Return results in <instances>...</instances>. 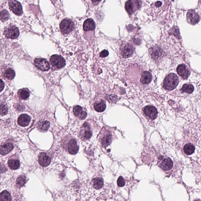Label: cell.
I'll list each match as a JSON object with an SVG mask.
<instances>
[{
    "mask_svg": "<svg viewBox=\"0 0 201 201\" xmlns=\"http://www.w3.org/2000/svg\"><path fill=\"white\" fill-rule=\"evenodd\" d=\"M194 201H200L199 199L195 200Z\"/></svg>",
    "mask_w": 201,
    "mask_h": 201,
    "instance_id": "obj_40",
    "label": "cell"
},
{
    "mask_svg": "<svg viewBox=\"0 0 201 201\" xmlns=\"http://www.w3.org/2000/svg\"><path fill=\"white\" fill-rule=\"evenodd\" d=\"M8 4L11 10L17 16L22 14V6L19 2L16 1H10L8 2Z\"/></svg>",
    "mask_w": 201,
    "mask_h": 201,
    "instance_id": "obj_8",
    "label": "cell"
},
{
    "mask_svg": "<svg viewBox=\"0 0 201 201\" xmlns=\"http://www.w3.org/2000/svg\"><path fill=\"white\" fill-rule=\"evenodd\" d=\"M4 34L8 38L14 39L19 36V31L17 27L11 26L5 29Z\"/></svg>",
    "mask_w": 201,
    "mask_h": 201,
    "instance_id": "obj_6",
    "label": "cell"
},
{
    "mask_svg": "<svg viewBox=\"0 0 201 201\" xmlns=\"http://www.w3.org/2000/svg\"><path fill=\"white\" fill-rule=\"evenodd\" d=\"M179 81V78L176 74L170 73L165 77L163 87L167 90H173L178 86Z\"/></svg>",
    "mask_w": 201,
    "mask_h": 201,
    "instance_id": "obj_1",
    "label": "cell"
},
{
    "mask_svg": "<svg viewBox=\"0 0 201 201\" xmlns=\"http://www.w3.org/2000/svg\"><path fill=\"white\" fill-rule=\"evenodd\" d=\"M135 48L131 44L126 43L123 44L120 48L121 55L124 58H127L134 54Z\"/></svg>",
    "mask_w": 201,
    "mask_h": 201,
    "instance_id": "obj_5",
    "label": "cell"
},
{
    "mask_svg": "<svg viewBox=\"0 0 201 201\" xmlns=\"http://www.w3.org/2000/svg\"><path fill=\"white\" fill-rule=\"evenodd\" d=\"M94 108L95 110L98 112H102L105 110L106 105L103 100H100L98 102L95 103Z\"/></svg>",
    "mask_w": 201,
    "mask_h": 201,
    "instance_id": "obj_23",
    "label": "cell"
},
{
    "mask_svg": "<svg viewBox=\"0 0 201 201\" xmlns=\"http://www.w3.org/2000/svg\"><path fill=\"white\" fill-rule=\"evenodd\" d=\"M183 92L187 93L188 94H191L194 90V86L191 84H185L183 86L181 89Z\"/></svg>",
    "mask_w": 201,
    "mask_h": 201,
    "instance_id": "obj_28",
    "label": "cell"
},
{
    "mask_svg": "<svg viewBox=\"0 0 201 201\" xmlns=\"http://www.w3.org/2000/svg\"><path fill=\"white\" fill-rule=\"evenodd\" d=\"M8 112L7 105L4 102H0V115H6Z\"/></svg>",
    "mask_w": 201,
    "mask_h": 201,
    "instance_id": "obj_31",
    "label": "cell"
},
{
    "mask_svg": "<svg viewBox=\"0 0 201 201\" xmlns=\"http://www.w3.org/2000/svg\"><path fill=\"white\" fill-rule=\"evenodd\" d=\"M144 112L150 119L153 120L157 117L158 111L156 108L151 105L145 107L143 109Z\"/></svg>",
    "mask_w": 201,
    "mask_h": 201,
    "instance_id": "obj_11",
    "label": "cell"
},
{
    "mask_svg": "<svg viewBox=\"0 0 201 201\" xmlns=\"http://www.w3.org/2000/svg\"><path fill=\"white\" fill-rule=\"evenodd\" d=\"M10 14L7 10H4L0 13V19L3 22L6 21L9 19Z\"/></svg>",
    "mask_w": 201,
    "mask_h": 201,
    "instance_id": "obj_32",
    "label": "cell"
},
{
    "mask_svg": "<svg viewBox=\"0 0 201 201\" xmlns=\"http://www.w3.org/2000/svg\"><path fill=\"white\" fill-rule=\"evenodd\" d=\"M50 123L48 121L41 122L38 124V128L41 131H46L49 129Z\"/></svg>",
    "mask_w": 201,
    "mask_h": 201,
    "instance_id": "obj_29",
    "label": "cell"
},
{
    "mask_svg": "<svg viewBox=\"0 0 201 201\" xmlns=\"http://www.w3.org/2000/svg\"><path fill=\"white\" fill-rule=\"evenodd\" d=\"M109 54V52H108L107 50H103L100 53V57H101V58H104L107 57Z\"/></svg>",
    "mask_w": 201,
    "mask_h": 201,
    "instance_id": "obj_37",
    "label": "cell"
},
{
    "mask_svg": "<svg viewBox=\"0 0 201 201\" xmlns=\"http://www.w3.org/2000/svg\"><path fill=\"white\" fill-rule=\"evenodd\" d=\"M15 75L16 74L14 71L11 68L7 69L4 73V77L9 79H13L14 78Z\"/></svg>",
    "mask_w": 201,
    "mask_h": 201,
    "instance_id": "obj_30",
    "label": "cell"
},
{
    "mask_svg": "<svg viewBox=\"0 0 201 201\" xmlns=\"http://www.w3.org/2000/svg\"><path fill=\"white\" fill-rule=\"evenodd\" d=\"M162 5V2L160 1L157 2L155 3V6H156V7H159V6H160Z\"/></svg>",
    "mask_w": 201,
    "mask_h": 201,
    "instance_id": "obj_39",
    "label": "cell"
},
{
    "mask_svg": "<svg viewBox=\"0 0 201 201\" xmlns=\"http://www.w3.org/2000/svg\"><path fill=\"white\" fill-rule=\"evenodd\" d=\"M103 185V181L101 178H97L93 180V185L94 188L99 189L102 187Z\"/></svg>",
    "mask_w": 201,
    "mask_h": 201,
    "instance_id": "obj_26",
    "label": "cell"
},
{
    "mask_svg": "<svg viewBox=\"0 0 201 201\" xmlns=\"http://www.w3.org/2000/svg\"><path fill=\"white\" fill-rule=\"evenodd\" d=\"M177 72L179 75L184 79H187L190 75V72L188 68L184 64H181L177 68Z\"/></svg>",
    "mask_w": 201,
    "mask_h": 201,
    "instance_id": "obj_13",
    "label": "cell"
},
{
    "mask_svg": "<svg viewBox=\"0 0 201 201\" xmlns=\"http://www.w3.org/2000/svg\"><path fill=\"white\" fill-rule=\"evenodd\" d=\"M26 180V177L24 176H19L17 179V184L18 185L22 186L25 183Z\"/></svg>",
    "mask_w": 201,
    "mask_h": 201,
    "instance_id": "obj_35",
    "label": "cell"
},
{
    "mask_svg": "<svg viewBox=\"0 0 201 201\" xmlns=\"http://www.w3.org/2000/svg\"><path fill=\"white\" fill-rule=\"evenodd\" d=\"M51 159L45 152L41 153L39 156V162L42 167H47L50 164Z\"/></svg>",
    "mask_w": 201,
    "mask_h": 201,
    "instance_id": "obj_14",
    "label": "cell"
},
{
    "mask_svg": "<svg viewBox=\"0 0 201 201\" xmlns=\"http://www.w3.org/2000/svg\"><path fill=\"white\" fill-rule=\"evenodd\" d=\"M35 66L41 71H46L50 69V64L46 59L44 58H39L34 60Z\"/></svg>",
    "mask_w": 201,
    "mask_h": 201,
    "instance_id": "obj_7",
    "label": "cell"
},
{
    "mask_svg": "<svg viewBox=\"0 0 201 201\" xmlns=\"http://www.w3.org/2000/svg\"><path fill=\"white\" fill-rule=\"evenodd\" d=\"M152 79L151 73L148 71H144L141 73L140 82L143 84H148L151 82Z\"/></svg>",
    "mask_w": 201,
    "mask_h": 201,
    "instance_id": "obj_21",
    "label": "cell"
},
{
    "mask_svg": "<svg viewBox=\"0 0 201 201\" xmlns=\"http://www.w3.org/2000/svg\"><path fill=\"white\" fill-rule=\"evenodd\" d=\"M187 19L188 22L190 24L195 25L199 22L200 17L195 11L191 10L187 13Z\"/></svg>",
    "mask_w": 201,
    "mask_h": 201,
    "instance_id": "obj_9",
    "label": "cell"
},
{
    "mask_svg": "<svg viewBox=\"0 0 201 201\" xmlns=\"http://www.w3.org/2000/svg\"><path fill=\"white\" fill-rule=\"evenodd\" d=\"M50 62L52 66L56 69H61L66 65L65 60L63 57L58 55L52 56L50 59Z\"/></svg>",
    "mask_w": 201,
    "mask_h": 201,
    "instance_id": "obj_4",
    "label": "cell"
},
{
    "mask_svg": "<svg viewBox=\"0 0 201 201\" xmlns=\"http://www.w3.org/2000/svg\"><path fill=\"white\" fill-rule=\"evenodd\" d=\"M4 84L3 81L0 79V92L1 91L4 89Z\"/></svg>",
    "mask_w": 201,
    "mask_h": 201,
    "instance_id": "obj_38",
    "label": "cell"
},
{
    "mask_svg": "<svg viewBox=\"0 0 201 201\" xmlns=\"http://www.w3.org/2000/svg\"><path fill=\"white\" fill-rule=\"evenodd\" d=\"M102 146L104 147L109 146L112 142V135L110 132H106L101 139Z\"/></svg>",
    "mask_w": 201,
    "mask_h": 201,
    "instance_id": "obj_17",
    "label": "cell"
},
{
    "mask_svg": "<svg viewBox=\"0 0 201 201\" xmlns=\"http://www.w3.org/2000/svg\"><path fill=\"white\" fill-rule=\"evenodd\" d=\"M169 34L173 35L176 37L180 38V31L177 26H174L169 31Z\"/></svg>",
    "mask_w": 201,
    "mask_h": 201,
    "instance_id": "obj_33",
    "label": "cell"
},
{
    "mask_svg": "<svg viewBox=\"0 0 201 201\" xmlns=\"http://www.w3.org/2000/svg\"><path fill=\"white\" fill-rule=\"evenodd\" d=\"M11 196L7 191H3L0 193V201H11Z\"/></svg>",
    "mask_w": 201,
    "mask_h": 201,
    "instance_id": "obj_27",
    "label": "cell"
},
{
    "mask_svg": "<svg viewBox=\"0 0 201 201\" xmlns=\"http://www.w3.org/2000/svg\"><path fill=\"white\" fill-rule=\"evenodd\" d=\"M8 165L11 169L16 170L20 167V162L18 160L11 159L8 161Z\"/></svg>",
    "mask_w": 201,
    "mask_h": 201,
    "instance_id": "obj_24",
    "label": "cell"
},
{
    "mask_svg": "<svg viewBox=\"0 0 201 201\" xmlns=\"http://www.w3.org/2000/svg\"><path fill=\"white\" fill-rule=\"evenodd\" d=\"M149 52L151 57L154 60H159L162 57V50L158 46H155L152 48L150 49Z\"/></svg>",
    "mask_w": 201,
    "mask_h": 201,
    "instance_id": "obj_12",
    "label": "cell"
},
{
    "mask_svg": "<svg viewBox=\"0 0 201 201\" xmlns=\"http://www.w3.org/2000/svg\"><path fill=\"white\" fill-rule=\"evenodd\" d=\"M19 95L21 99H26L30 96V92L27 90H22L20 91Z\"/></svg>",
    "mask_w": 201,
    "mask_h": 201,
    "instance_id": "obj_34",
    "label": "cell"
},
{
    "mask_svg": "<svg viewBox=\"0 0 201 201\" xmlns=\"http://www.w3.org/2000/svg\"><path fill=\"white\" fill-rule=\"evenodd\" d=\"M83 28L85 31H90L94 30L96 28V24L93 20L91 19H88L84 22Z\"/></svg>",
    "mask_w": 201,
    "mask_h": 201,
    "instance_id": "obj_20",
    "label": "cell"
},
{
    "mask_svg": "<svg viewBox=\"0 0 201 201\" xmlns=\"http://www.w3.org/2000/svg\"><path fill=\"white\" fill-rule=\"evenodd\" d=\"M14 149V146L11 143H6L0 146V154L5 155L8 154Z\"/></svg>",
    "mask_w": 201,
    "mask_h": 201,
    "instance_id": "obj_22",
    "label": "cell"
},
{
    "mask_svg": "<svg viewBox=\"0 0 201 201\" xmlns=\"http://www.w3.org/2000/svg\"><path fill=\"white\" fill-rule=\"evenodd\" d=\"M117 184L119 187H123L125 185V180L122 176H120L118 178L117 180Z\"/></svg>",
    "mask_w": 201,
    "mask_h": 201,
    "instance_id": "obj_36",
    "label": "cell"
},
{
    "mask_svg": "<svg viewBox=\"0 0 201 201\" xmlns=\"http://www.w3.org/2000/svg\"><path fill=\"white\" fill-rule=\"evenodd\" d=\"M140 1H128L125 4V8L129 15H131L141 7Z\"/></svg>",
    "mask_w": 201,
    "mask_h": 201,
    "instance_id": "obj_2",
    "label": "cell"
},
{
    "mask_svg": "<svg viewBox=\"0 0 201 201\" xmlns=\"http://www.w3.org/2000/svg\"><path fill=\"white\" fill-rule=\"evenodd\" d=\"M31 118L29 115L26 114H21L18 119V123L21 126H27L30 123Z\"/></svg>",
    "mask_w": 201,
    "mask_h": 201,
    "instance_id": "obj_19",
    "label": "cell"
},
{
    "mask_svg": "<svg viewBox=\"0 0 201 201\" xmlns=\"http://www.w3.org/2000/svg\"><path fill=\"white\" fill-rule=\"evenodd\" d=\"M74 115L81 120L85 119L87 116V113L83 111V108L80 106H76L73 109Z\"/></svg>",
    "mask_w": 201,
    "mask_h": 201,
    "instance_id": "obj_15",
    "label": "cell"
},
{
    "mask_svg": "<svg viewBox=\"0 0 201 201\" xmlns=\"http://www.w3.org/2000/svg\"><path fill=\"white\" fill-rule=\"evenodd\" d=\"M173 167V162L170 158L164 159L160 164V167L165 171H167L171 169Z\"/></svg>",
    "mask_w": 201,
    "mask_h": 201,
    "instance_id": "obj_18",
    "label": "cell"
},
{
    "mask_svg": "<svg viewBox=\"0 0 201 201\" xmlns=\"http://www.w3.org/2000/svg\"><path fill=\"white\" fill-rule=\"evenodd\" d=\"M68 149L69 153L72 155H75L77 153L79 150V147L75 139H72L69 141Z\"/></svg>",
    "mask_w": 201,
    "mask_h": 201,
    "instance_id": "obj_16",
    "label": "cell"
},
{
    "mask_svg": "<svg viewBox=\"0 0 201 201\" xmlns=\"http://www.w3.org/2000/svg\"><path fill=\"white\" fill-rule=\"evenodd\" d=\"M183 150L186 154L189 155L194 153L195 148L192 144L188 143L184 146Z\"/></svg>",
    "mask_w": 201,
    "mask_h": 201,
    "instance_id": "obj_25",
    "label": "cell"
},
{
    "mask_svg": "<svg viewBox=\"0 0 201 201\" xmlns=\"http://www.w3.org/2000/svg\"><path fill=\"white\" fill-rule=\"evenodd\" d=\"M92 136L90 126L87 123H85L82 126L80 132V136L83 139H88Z\"/></svg>",
    "mask_w": 201,
    "mask_h": 201,
    "instance_id": "obj_10",
    "label": "cell"
},
{
    "mask_svg": "<svg viewBox=\"0 0 201 201\" xmlns=\"http://www.w3.org/2000/svg\"><path fill=\"white\" fill-rule=\"evenodd\" d=\"M74 23L72 20L69 19H65L61 21L60 25V29L63 34H68L73 30Z\"/></svg>",
    "mask_w": 201,
    "mask_h": 201,
    "instance_id": "obj_3",
    "label": "cell"
}]
</instances>
